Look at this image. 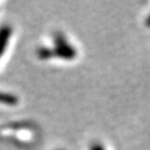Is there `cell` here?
Masks as SVG:
<instances>
[{"instance_id":"obj_1","label":"cell","mask_w":150,"mask_h":150,"mask_svg":"<svg viewBox=\"0 0 150 150\" xmlns=\"http://www.w3.org/2000/svg\"><path fill=\"white\" fill-rule=\"evenodd\" d=\"M51 50L53 55L64 59H73L76 56V50L62 33H56L54 35V47Z\"/></svg>"},{"instance_id":"obj_4","label":"cell","mask_w":150,"mask_h":150,"mask_svg":"<svg viewBox=\"0 0 150 150\" xmlns=\"http://www.w3.org/2000/svg\"><path fill=\"white\" fill-rule=\"evenodd\" d=\"M91 150H104V148L100 144H93V146L91 147Z\"/></svg>"},{"instance_id":"obj_3","label":"cell","mask_w":150,"mask_h":150,"mask_svg":"<svg viewBox=\"0 0 150 150\" xmlns=\"http://www.w3.org/2000/svg\"><path fill=\"white\" fill-rule=\"evenodd\" d=\"M0 103H3L6 105H16L18 103V97L13 94L0 92Z\"/></svg>"},{"instance_id":"obj_2","label":"cell","mask_w":150,"mask_h":150,"mask_svg":"<svg viewBox=\"0 0 150 150\" xmlns=\"http://www.w3.org/2000/svg\"><path fill=\"white\" fill-rule=\"evenodd\" d=\"M11 37H12V28L9 26H3L2 28H0V56L4 53Z\"/></svg>"},{"instance_id":"obj_5","label":"cell","mask_w":150,"mask_h":150,"mask_svg":"<svg viewBox=\"0 0 150 150\" xmlns=\"http://www.w3.org/2000/svg\"><path fill=\"white\" fill-rule=\"evenodd\" d=\"M146 25H147L148 27H150V15L148 16V18L146 19Z\"/></svg>"}]
</instances>
